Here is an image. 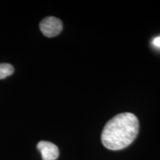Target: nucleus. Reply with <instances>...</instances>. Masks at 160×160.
Returning a JSON list of instances; mask_svg holds the SVG:
<instances>
[{"instance_id": "obj_1", "label": "nucleus", "mask_w": 160, "mask_h": 160, "mask_svg": "<svg viewBox=\"0 0 160 160\" xmlns=\"http://www.w3.org/2000/svg\"><path fill=\"white\" fill-rule=\"evenodd\" d=\"M139 128V120L134 114L119 113L105 125L102 132V142L106 148L112 151L125 148L134 141Z\"/></svg>"}, {"instance_id": "obj_2", "label": "nucleus", "mask_w": 160, "mask_h": 160, "mask_svg": "<svg viewBox=\"0 0 160 160\" xmlns=\"http://www.w3.org/2000/svg\"><path fill=\"white\" fill-rule=\"evenodd\" d=\"M62 22L58 18L53 17H46L41 21L39 28L46 37H54L59 35L62 31Z\"/></svg>"}, {"instance_id": "obj_3", "label": "nucleus", "mask_w": 160, "mask_h": 160, "mask_svg": "<svg viewBox=\"0 0 160 160\" xmlns=\"http://www.w3.org/2000/svg\"><path fill=\"white\" fill-rule=\"evenodd\" d=\"M37 148L41 153L42 160H56L59 157L58 147L50 142L40 141L37 144Z\"/></svg>"}, {"instance_id": "obj_4", "label": "nucleus", "mask_w": 160, "mask_h": 160, "mask_svg": "<svg viewBox=\"0 0 160 160\" xmlns=\"http://www.w3.org/2000/svg\"><path fill=\"white\" fill-rule=\"evenodd\" d=\"M14 71V68L11 64H0V79H5L6 77L12 75Z\"/></svg>"}, {"instance_id": "obj_5", "label": "nucleus", "mask_w": 160, "mask_h": 160, "mask_svg": "<svg viewBox=\"0 0 160 160\" xmlns=\"http://www.w3.org/2000/svg\"><path fill=\"white\" fill-rule=\"evenodd\" d=\"M153 45L157 48H160V37H156L155 39H153V42H152Z\"/></svg>"}]
</instances>
